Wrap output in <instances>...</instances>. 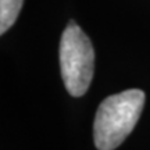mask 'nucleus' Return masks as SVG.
I'll use <instances>...</instances> for the list:
<instances>
[{"instance_id": "3", "label": "nucleus", "mask_w": 150, "mask_h": 150, "mask_svg": "<svg viewBox=\"0 0 150 150\" xmlns=\"http://www.w3.org/2000/svg\"><path fill=\"white\" fill-rule=\"evenodd\" d=\"M24 0H0V33L3 35L16 22Z\"/></svg>"}, {"instance_id": "2", "label": "nucleus", "mask_w": 150, "mask_h": 150, "mask_svg": "<svg viewBox=\"0 0 150 150\" xmlns=\"http://www.w3.org/2000/svg\"><path fill=\"white\" fill-rule=\"evenodd\" d=\"M60 70L71 96L85 95L95 70V50L91 39L71 20L60 40Z\"/></svg>"}, {"instance_id": "1", "label": "nucleus", "mask_w": 150, "mask_h": 150, "mask_svg": "<svg viewBox=\"0 0 150 150\" xmlns=\"http://www.w3.org/2000/svg\"><path fill=\"white\" fill-rule=\"evenodd\" d=\"M145 93L129 89L106 97L97 108L93 139L99 150H114L127 139L142 114Z\"/></svg>"}]
</instances>
